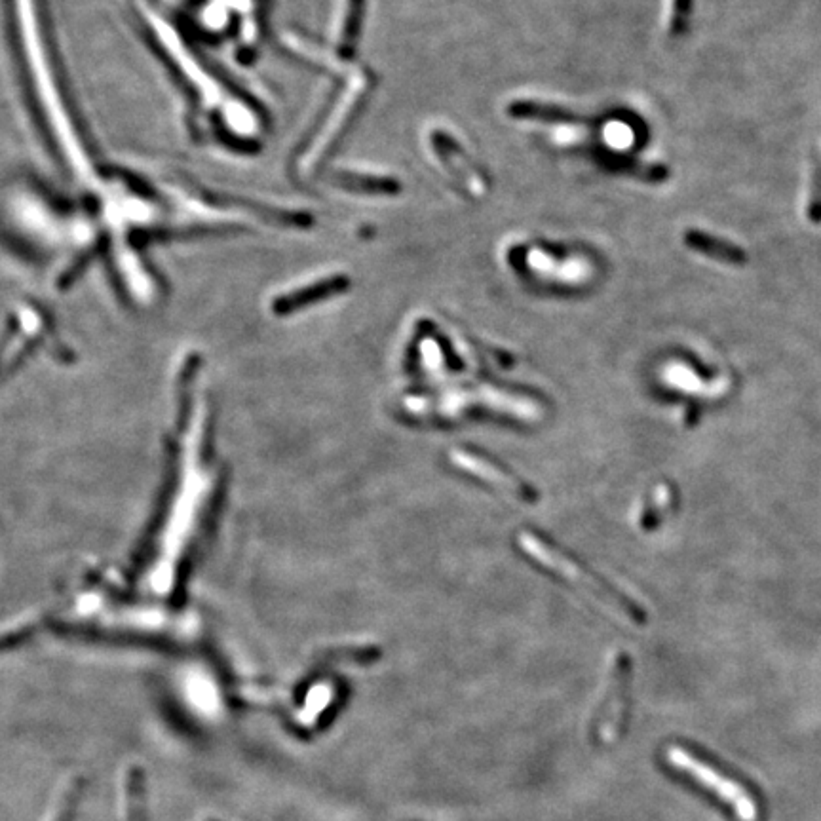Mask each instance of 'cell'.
Segmentation results:
<instances>
[{"label": "cell", "mask_w": 821, "mask_h": 821, "mask_svg": "<svg viewBox=\"0 0 821 821\" xmlns=\"http://www.w3.org/2000/svg\"><path fill=\"white\" fill-rule=\"evenodd\" d=\"M519 544H521L523 552L531 555L542 567H546L548 571L565 578L569 584H573L574 588H580L582 592H586V595H590L603 607H609V611L622 616V618L633 620V622H643L645 620V612L633 599L626 597L624 593L616 590L611 584L603 582L599 576L588 573L582 565H578L576 561L569 559L567 555L557 552L554 546L542 542L538 536L523 533V535H519Z\"/></svg>", "instance_id": "1"}, {"label": "cell", "mask_w": 821, "mask_h": 821, "mask_svg": "<svg viewBox=\"0 0 821 821\" xmlns=\"http://www.w3.org/2000/svg\"><path fill=\"white\" fill-rule=\"evenodd\" d=\"M668 761L677 770L687 772L692 780L704 785L707 791L717 795L721 801L726 802L736 818L740 821H757L759 818V806L757 801L751 797V793L745 789L744 785L734 782L732 778H726L719 770L713 766L692 757L688 751L681 747H671L668 751Z\"/></svg>", "instance_id": "2"}, {"label": "cell", "mask_w": 821, "mask_h": 821, "mask_svg": "<svg viewBox=\"0 0 821 821\" xmlns=\"http://www.w3.org/2000/svg\"><path fill=\"white\" fill-rule=\"evenodd\" d=\"M451 462L460 468L462 472L474 476V478L493 485L498 491H504L510 497L521 498L523 502H535L538 495L535 489L525 483L523 479L516 478L508 470L493 464L491 460L481 459L476 453L453 449L451 451Z\"/></svg>", "instance_id": "3"}, {"label": "cell", "mask_w": 821, "mask_h": 821, "mask_svg": "<svg viewBox=\"0 0 821 821\" xmlns=\"http://www.w3.org/2000/svg\"><path fill=\"white\" fill-rule=\"evenodd\" d=\"M683 240H685V246L692 249V251L702 253L706 257L715 259V261L726 263V265L742 267L747 263V253L744 249L734 246L732 242H726L723 238H717V236L702 232V230H687Z\"/></svg>", "instance_id": "4"}, {"label": "cell", "mask_w": 821, "mask_h": 821, "mask_svg": "<svg viewBox=\"0 0 821 821\" xmlns=\"http://www.w3.org/2000/svg\"><path fill=\"white\" fill-rule=\"evenodd\" d=\"M350 286H352V280H350L348 276L337 274V276L325 278V280H320V282H316V284H312V286L303 287V289H299V291H295V293H291V295L282 297V299L278 301V308L284 310V312H291V310L312 305V303H316V301H324V299H329V297L346 293V291L350 289Z\"/></svg>", "instance_id": "5"}, {"label": "cell", "mask_w": 821, "mask_h": 821, "mask_svg": "<svg viewBox=\"0 0 821 821\" xmlns=\"http://www.w3.org/2000/svg\"><path fill=\"white\" fill-rule=\"evenodd\" d=\"M508 115L517 120H538L546 124H580V116L552 103H542L535 99H517L508 105Z\"/></svg>", "instance_id": "6"}, {"label": "cell", "mask_w": 821, "mask_h": 821, "mask_svg": "<svg viewBox=\"0 0 821 821\" xmlns=\"http://www.w3.org/2000/svg\"><path fill=\"white\" fill-rule=\"evenodd\" d=\"M335 185L352 192H365V194H386L394 196L400 194V179L394 177H384V175H363V173H337L333 177Z\"/></svg>", "instance_id": "7"}, {"label": "cell", "mask_w": 821, "mask_h": 821, "mask_svg": "<svg viewBox=\"0 0 821 821\" xmlns=\"http://www.w3.org/2000/svg\"><path fill=\"white\" fill-rule=\"evenodd\" d=\"M145 793H143V774L139 768L132 766L122 783L120 793V821H145Z\"/></svg>", "instance_id": "8"}, {"label": "cell", "mask_w": 821, "mask_h": 821, "mask_svg": "<svg viewBox=\"0 0 821 821\" xmlns=\"http://www.w3.org/2000/svg\"><path fill=\"white\" fill-rule=\"evenodd\" d=\"M365 10H367V0H348L343 35L339 40V56L343 59H352L356 56V46L362 35Z\"/></svg>", "instance_id": "9"}, {"label": "cell", "mask_w": 821, "mask_h": 821, "mask_svg": "<svg viewBox=\"0 0 821 821\" xmlns=\"http://www.w3.org/2000/svg\"><path fill=\"white\" fill-rule=\"evenodd\" d=\"M82 793V780L73 776L69 780H65L61 789H59L58 797L54 801V806L50 810L48 821H71L73 814H75V806L80 799Z\"/></svg>", "instance_id": "10"}, {"label": "cell", "mask_w": 821, "mask_h": 821, "mask_svg": "<svg viewBox=\"0 0 821 821\" xmlns=\"http://www.w3.org/2000/svg\"><path fill=\"white\" fill-rule=\"evenodd\" d=\"M692 12V0H673V10H671V33L673 35H685Z\"/></svg>", "instance_id": "11"}, {"label": "cell", "mask_w": 821, "mask_h": 821, "mask_svg": "<svg viewBox=\"0 0 821 821\" xmlns=\"http://www.w3.org/2000/svg\"><path fill=\"white\" fill-rule=\"evenodd\" d=\"M808 217L812 223H821V164H818L814 173V183L810 191V204H808Z\"/></svg>", "instance_id": "12"}, {"label": "cell", "mask_w": 821, "mask_h": 821, "mask_svg": "<svg viewBox=\"0 0 821 821\" xmlns=\"http://www.w3.org/2000/svg\"><path fill=\"white\" fill-rule=\"evenodd\" d=\"M213 821H217V820H213Z\"/></svg>", "instance_id": "13"}]
</instances>
